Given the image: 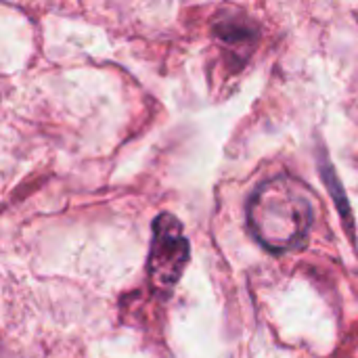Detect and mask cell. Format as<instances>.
Masks as SVG:
<instances>
[{
	"mask_svg": "<svg viewBox=\"0 0 358 358\" xmlns=\"http://www.w3.org/2000/svg\"><path fill=\"white\" fill-rule=\"evenodd\" d=\"M317 197L300 178L281 174L256 187L248 201V227L273 254L300 248L315 222Z\"/></svg>",
	"mask_w": 358,
	"mask_h": 358,
	"instance_id": "obj_1",
	"label": "cell"
},
{
	"mask_svg": "<svg viewBox=\"0 0 358 358\" xmlns=\"http://www.w3.org/2000/svg\"><path fill=\"white\" fill-rule=\"evenodd\" d=\"M216 34L227 46L235 50L245 48V52H250L256 42V29L243 17H222L216 25Z\"/></svg>",
	"mask_w": 358,
	"mask_h": 358,
	"instance_id": "obj_3",
	"label": "cell"
},
{
	"mask_svg": "<svg viewBox=\"0 0 358 358\" xmlns=\"http://www.w3.org/2000/svg\"><path fill=\"white\" fill-rule=\"evenodd\" d=\"M191 248L182 233V224L172 214H159L153 222V239L149 250V279L157 292H170L189 264Z\"/></svg>",
	"mask_w": 358,
	"mask_h": 358,
	"instance_id": "obj_2",
	"label": "cell"
}]
</instances>
